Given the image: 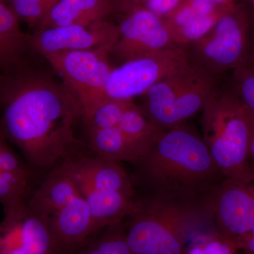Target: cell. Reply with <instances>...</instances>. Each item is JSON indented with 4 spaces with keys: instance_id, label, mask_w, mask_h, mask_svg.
Listing matches in <instances>:
<instances>
[{
    "instance_id": "obj_39",
    "label": "cell",
    "mask_w": 254,
    "mask_h": 254,
    "mask_svg": "<svg viewBox=\"0 0 254 254\" xmlns=\"http://www.w3.org/2000/svg\"></svg>"
},
{
    "instance_id": "obj_4",
    "label": "cell",
    "mask_w": 254,
    "mask_h": 254,
    "mask_svg": "<svg viewBox=\"0 0 254 254\" xmlns=\"http://www.w3.org/2000/svg\"><path fill=\"white\" fill-rule=\"evenodd\" d=\"M202 112V137L222 175L226 179L250 175V110L235 93L216 91Z\"/></svg>"
},
{
    "instance_id": "obj_18",
    "label": "cell",
    "mask_w": 254,
    "mask_h": 254,
    "mask_svg": "<svg viewBox=\"0 0 254 254\" xmlns=\"http://www.w3.org/2000/svg\"><path fill=\"white\" fill-rule=\"evenodd\" d=\"M118 127L130 141L146 151L164 130L150 121L141 108L135 103L124 114Z\"/></svg>"
},
{
    "instance_id": "obj_36",
    "label": "cell",
    "mask_w": 254,
    "mask_h": 254,
    "mask_svg": "<svg viewBox=\"0 0 254 254\" xmlns=\"http://www.w3.org/2000/svg\"><path fill=\"white\" fill-rule=\"evenodd\" d=\"M253 2H254V0H253Z\"/></svg>"
},
{
    "instance_id": "obj_15",
    "label": "cell",
    "mask_w": 254,
    "mask_h": 254,
    "mask_svg": "<svg viewBox=\"0 0 254 254\" xmlns=\"http://www.w3.org/2000/svg\"><path fill=\"white\" fill-rule=\"evenodd\" d=\"M113 10L108 0H59L37 29L90 26L106 21Z\"/></svg>"
},
{
    "instance_id": "obj_31",
    "label": "cell",
    "mask_w": 254,
    "mask_h": 254,
    "mask_svg": "<svg viewBox=\"0 0 254 254\" xmlns=\"http://www.w3.org/2000/svg\"><path fill=\"white\" fill-rule=\"evenodd\" d=\"M251 119V140H250V158L251 164L254 168V114L250 112Z\"/></svg>"
},
{
    "instance_id": "obj_37",
    "label": "cell",
    "mask_w": 254,
    "mask_h": 254,
    "mask_svg": "<svg viewBox=\"0 0 254 254\" xmlns=\"http://www.w3.org/2000/svg\"><path fill=\"white\" fill-rule=\"evenodd\" d=\"M238 254H240V253H239V252H238Z\"/></svg>"
},
{
    "instance_id": "obj_16",
    "label": "cell",
    "mask_w": 254,
    "mask_h": 254,
    "mask_svg": "<svg viewBox=\"0 0 254 254\" xmlns=\"http://www.w3.org/2000/svg\"><path fill=\"white\" fill-rule=\"evenodd\" d=\"M19 23L9 6L0 2V73L27 61L33 50Z\"/></svg>"
},
{
    "instance_id": "obj_29",
    "label": "cell",
    "mask_w": 254,
    "mask_h": 254,
    "mask_svg": "<svg viewBox=\"0 0 254 254\" xmlns=\"http://www.w3.org/2000/svg\"><path fill=\"white\" fill-rule=\"evenodd\" d=\"M71 254H103L98 248L95 238L91 239L84 245L78 248Z\"/></svg>"
},
{
    "instance_id": "obj_30",
    "label": "cell",
    "mask_w": 254,
    "mask_h": 254,
    "mask_svg": "<svg viewBox=\"0 0 254 254\" xmlns=\"http://www.w3.org/2000/svg\"><path fill=\"white\" fill-rule=\"evenodd\" d=\"M150 1L151 0H121L118 6L127 13L133 9L144 7L145 5Z\"/></svg>"
},
{
    "instance_id": "obj_5",
    "label": "cell",
    "mask_w": 254,
    "mask_h": 254,
    "mask_svg": "<svg viewBox=\"0 0 254 254\" xmlns=\"http://www.w3.org/2000/svg\"><path fill=\"white\" fill-rule=\"evenodd\" d=\"M215 77L190 63L143 95L145 115L163 129L185 124L202 111L216 91Z\"/></svg>"
},
{
    "instance_id": "obj_23",
    "label": "cell",
    "mask_w": 254,
    "mask_h": 254,
    "mask_svg": "<svg viewBox=\"0 0 254 254\" xmlns=\"http://www.w3.org/2000/svg\"><path fill=\"white\" fill-rule=\"evenodd\" d=\"M59 0H10L9 8L19 21L38 28Z\"/></svg>"
},
{
    "instance_id": "obj_35",
    "label": "cell",
    "mask_w": 254,
    "mask_h": 254,
    "mask_svg": "<svg viewBox=\"0 0 254 254\" xmlns=\"http://www.w3.org/2000/svg\"><path fill=\"white\" fill-rule=\"evenodd\" d=\"M6 1H8V2H9L10 0H0V2L1 3H4L6 2Z\"/></svg>"
},
{
    "instance_id": "obj_24",
    "label": "cell",
    "mask_w": 254,
    "mask_h": 254,
    "mask_svg": "<svg viewBox=\"0 0 254 254\" xmlns=\"http://www.w3.org/2000/svg\"><path fill=\"white\" fill-rule=\"evenodd\" d=\"M30 179L28 175L0 172V203L3 206L25 199Z\"/></svg>"
},
{
    "instance_id": "obj_34",
    "label": "cell",
    "mask_w": 254,
    "mask_h": 254,
    "mask_svg": "<svg viewBox=\"0 0 254 254\" xmlns=\"http://www.w3.org/2000/svg\"><path fill=\"white\" fill-rule=\"evenodd\" d=\"M249 63L252 64H253L254 66V58H250V61H249Z\"/></svg>"
},
{
    "instance_id": "obj_13",
    "label": "cell",
    "mask_w": 254,
    "mask_h": 254,
    "mask_svg": "<svg viewBox=\"0 0 254 254\" xmlns=\"http://www.w3.org/2000/svg\"><path fill=\"white\" fill-rule=\"evenodd\" d=\"M61 165L73 179L82 197L89 207L96 232L123 222L124 219L136 211V200L133 195L121 192L95 190L64 164Z\"/></svg>"
},
{
    "instance_id": "obj_10",
    "label": "cell",
    "mask_w": 254,
    "mask_h": 254,
    "mask_svg": "<svg viewBox=\"0 0 254 254\" xmlns=\"http://www.w3.org/2000/svg\"><path fill=\"white\" fill-rule=\"evenodd\" d=\"M118 26V41L110 53L124 63L177 46L163 18L144 8L126 13Z\"/></svg>"
},
{
    "instance_id": "obj_20",
    "label": "cell",
    "mask_w": 254,
    "mask_h": 254,
    "mask_svg": "<svg viewBox=\"0 0 254 254\" xmlns=\"http://www.w3.org/2000/svg\"><path fill=\"white\" fill-rule=\"evenodd\" d=\"M238 252L235 240L211 226L190 237L182 254H238Z\"/></svg>"
},
{
    "instance_id": "obj_32",
    "label": "cell",
    "mask_w": 254,
    "mask_h": 254,
    "mask_svg": "<svg viewBox=\"0 0 254 254\" xmlns=\"http://www.w3.org/2000/svg\"><path fill=\"white\" fill-rule=\"evenodd\" d=\"M208 1L218 4H230L234 3V0H208Z\"/></svg>"
},
{
    "instance_id": "obj_21",
    "label": "cell",
    "mask_w": 254,
    "mask_h": 254,
    "mask_svg": "<svg viewBox=\"0 0 254 254\" xmlns=\"http://www.w3.org/2000/svg\"><path fill=\"white\" fill-rule=\"evenodd\" d=\"M231 4L221 5L213 12L196 18L176 31L172 32L170 36L174 44L185 48L198 41L210 31L225 10Z\"/></svg>"
},
{
    "instance_id": "obj_6",
    "label": "cell",
    "mask_w": 254,
    "mask_h": 254,
    "mask_svg": "<svg viewBox=\"0 0 254 254\" xmlns=\"http://www.w3.org/2000/svg\"><path fill=\"white\" fill-rule=\"evenodd\" d=\"M190 46V63L214 77L246 64L250 57L245 12L234 3L230 5L210 31Z\"/></svg>"
},
{
    "instance_id": "obj_26",
    "label": "cell",
    "mask_w": 254,
    "mask_h": 254,
    "mask_svg": "<svg viewBox=\"0 0 254 254\" xmlns=\"http://www.w3.org/2000/svg\"><path fill=\"white\" fill-rule=\"evenodd\" d=\"M235 93L251 113L254 114V66L247 63L234 70Z\"/></svg>"
},
{
    "instance_id": "obj_8",
    "label": "cell",
    "mask_w": 254,
    "mask_h": 254,
    "mask_svg": "<svg viewBox=\"0 0 254 254\" xmlns=\"http://www.w3.org/2000/svg\"><path fill=\"white\" fill-rule=\"evenodd\" d=\"M186 48L174 46L155 54L125 62L113 68L105 87L107 97L133 100L164 78L190 64Z\"/></svg>"
},
{
    "instance_id": "obj_14",
    "label": "cell",
    "mask_w": 254,
    "mask_h": 254,
    "mask_svg": "<svg viewBox=\"0 0 254 254\" xmlns=\"http://www.w3.org/2000/svg\"><path fill=\"white\" fill-rule=\"evenodd\" d=\"M63 163L95 190L121 192L136 196L131 178L119 162L98 156H77Z\"/></svg>"
},
{
    "instance_id": "obj_3",
    "label": "cell",
    "mask_w": 254,
    "mask_h": 254,
    "mask_svg": "<svg viewBox=\"0 0 254 254\" xmlns=\"http://www.w3.org/2000/svg\"><path fill=\"white\" fill-rule=\"evenodd\" d=\"M125 222L133 254H182L197 232L213 226L211 200L185 201L141 196Z\"/></svg>"
},
{
    "instance_id": "obj_28",
    "label": "cell",
    "mask_w": 254,
    "mask_h": 254,
    "mask_svg": "<svg viewBox=\"0 0 254 254\" xmlns=\"http://www.w3.org/2000/svg\"><path fill=\"white\" fill-rule=\"evenodd\" d=\"M240 254H254V227L235 240Z\"/></svg>"
},
{
    "instance_id": "obj_27",
    "label": "cell",
    "mask_w": 254,
    "mask_h": 254,
    "mask_svg": "<svg viewBox=\"0 0 254 254\" xmlns=\"http://www.w3.org/2000/svg\"><path fill=\"white\" fill-rule=\"evenodd\" d=\"M0 172H12L31 176L29 169L15 154L6 138L0 133Z\"/></svg>"
},
{
    "instance_id": "obj_38",
    "label": "cell",
    "mask_w": 254,
    "mask_h": 254,
    "mask_svg": "<svg viewBox=\"0 0 254 254\" xmlns=\"http://www.w3.org/2000/svg\"></svg>"
},
{
    "instance_id": "obj_22",
    "label": "cell",
    "mask_w": 254,
    "mask_h": 254,
    "mask_svg": "<svg viewBox=\"0 0 254 254\" xmlns=\"http://www.w3.org/2000/svg\"><path fill=\"white\" fill-rule=\"evenodd\" d=\"M221 5L224 4H216L208 0H185L173 12L163 18L164 23L170 35L172 32L196 18L213 12Z\"/></svg>"
},
{
    "instance_id": "obj_11",
    "label": "cell",
    "mask_w": 254,
    "mask_h": 254,
    "mask_svg": "<svg viewBox=\"0 0 254 254\" xmlns=\"http://www.w3.org/2000/svg\"><path fill=\"white\" fill-rule=\"evenodd\" d=\"M213 226L235 240L254 227V168L250 175L226 179L213 198Z\"/></svg>"
},
{
    "instance_id": "obj_12",
    "label": "cell",
    "mask_w": 254,
    "mask_h": 254,
    "mask_svg": "<svg viewBox=\"0 0 254 254\" xmlns=\"http://www.w3.org/2000/svg\"><path fill=\"white\" fill-rule=\"evenodd\" d=\"M118 36V26L103 21L87 26L37 29L33 34L28 35V41L33 50L41 55L100 49L111 53Z\"/></svg>"
},
{
    "instance_id": "obj_19",
    "label": "cell",
    "mask_w": 254,
    "mask_h": 254,
    "mask_svg": "<svg viewBox=\"0 0 254 254\" xmlns=\"http://www.w3.org/2000/svg\"><path fill=\"white\" fill-rule=\"evenodd\" d=\"M134 104L133 100L108 98L81 113L87 130L118 127L124 114Z\"/></svg>"
},
{
    "instance_id": "obj_7",
    "label": "cell",
    "mask_w": 254,
    "mask_h": 254,
    "mask_svg": "<svg viewBox=\"0 0 254 254\" xmlns=\"http://www.w3.org/2000/svg\"><path fill=\"white\" fill-rule=\"evenodd\" d=\"M109 50L100 49L43 54L77 100L81 113L108 98L105 87L113 67Z\"/></svg>"
},
{
    "instance_id": "obj_17",
    "label": "cell",
    "mask_w": 254,
    "mask_h": 254,
    "mask_svg": "<svg viewBox=\"0 0 254 254\" xmlns=\"http://www.w3.org/2000/svg\"><path fill=\"white\" fill-rule=\"evenodd\" d=\"M88 134L89 148L100 158L134 165L146 152L130 141L118 127L88 130Z\"/></svg>"
},
{
    "instance_id": "obj_1",
    "label": "cell",
    "mask_w": 254,
    "mask_h": 254,
    "mask_svg": "<svg viewBox=\"0 0 254 254\" xmlns=\"http://www.w3.org/2000/svg\"><path fill=\"white\" fill-rule=\"evenodd\" d=\"M78 119L81 108L72 93L29 60L0 73V133L31 167L50 168L79 156Z\"/></svg>"
},
{
    "instance_id": "obj_33",
    "label": "cell",
    "mask_w": 254,
    "mask_h": 254,
    "mask_svg": "<svg viewBox=\"0 0 254 254\" xmlns=\"http://www.w3.org/2000/svg\"><path fill=\"white\" fill-rule=\"evenodd\" d=\"M108 1L112 3V4L113 5V6H118L119 4H120V1H121V0H108Z\"/></svg>"
},
{
    "instance_id": "obj_2",
    "label": "cell",
    "mask_w": 254,
    "mask_h": 254,
    "mask_svg": "<svg viewBox=\"0 0 254 254\" xmlns=\"http://www.w3.org/2000/svg\"><path fill=\"white\" fill-rule=\"evenodd\" d=\"M133 185L143 196L200 201L213 199L226 180L203 137L185 124L164 129L135 163Z\"/></svg>"
},
{
    "instance_id": "obj_25",
    "label": "cell",
    "mask_w": 254,
    "mask_h": 254,
    "mask_svg": "<svg viewBox=\"0 0 254 254\" xmlns=\"http://www.w3.org/2000/svg\"><path fill=\"white\" fill-rule=\"evenodd\" d=\"M95 240L103 254H133L125 238L123 221L105 227L104 231Z\"/></svg>"
},
{
    "instance_id": "obj_9",
    "label": "cell",
    "mask_w": 254,
    "mask_h": 254,
    "mask_svg": "<svg viewBox=\"0 0 254 254\" xmlns=\"http://www.w3.org/2000/svg\"><path fill=\"white\" fill-rule=\"evenodd\" d=\"M0 254H59L49 227L25 199L4 207Z\"/></svg>"
}]
</instances>
